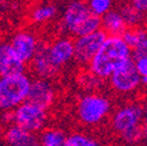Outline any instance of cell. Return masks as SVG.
Returning <instances> with one entry per match:
<instances>
[{"label": "cell", "instance_id": "6da1fadb", "mask_svg": "<svg viewBox=\"0 0 147 146\" xmlns=\"http://www.w3.org/2000/svg\"><path fill=\"white\" fill-rule=\"evenodd\" d=\"M130 57H132V48L124 41L121 35H107L88 66L94 76L107 80L123 61Z\"/></svg>", "mask_w": 147, "mask_h": 146}, {"label": "cell", "instance_id": "7a4b0ae2", "mask_svg": "<svg viewBox=\"0 0 147 146\" xmlns=\"http://www.w3.org/2000/svg\"><path fill=\"white\" fill-rule=\"evenodd\" d=\"M102 26L100 16L90 11L84 0L69 1L63 11L61 19L62 30L71 36H80L99 29Z\"/></svg>", "mask_w": 147, "mask_h": 146}, {"label": "cell", "instance_id": "3957f363", "mask_svg": "<svg viewBox=\"0 0 147 146\" xmlns=\"http://www.w3.org/2000/svg\"><path fill=\"white\" fill-rule=\"evenodd\" d=\"M32 78L28 74L19 72L0 76V112L11 111L27 99Z\"/></svg>", "mask_w": 147, "mask_h": 146}, {"label": "cell", "instance_id": "277c9868", "mask_svg": "<svg viewBox=\"0 0 147 146\" xmlns=\"http://www.w3.org/2000/svg\"><path fill=\"white\" fill-rule=\"evenodd\" d=\"M112 112V102L104 95L88 94L76 105V116L82 125L92 127L100 125Z\"/></svg>", "mask_w": 147, "mask_h": 146}, {"label": "cell", "instance_id": "5b68a950", "mask_svg": "<svg viewBox=\"0 0 147 146\" xmlns=\"http://www.w3.org/2000/svg\"><path fill=\"white\" fill-rule=\"evenodd\" d=\"M48 110L27 99L12 110V123L34 133L42 131L48 123Z\"/></svg>", "mask_w": 147, "mask_h": 146}, {"label": "cell", "instance_id": "8992f818", "mask_svg": "<svg viewBox=\"0 0 147 146\" xmlns=\"http://www.w3.org/2000/svg\"><path fill=\"white\" fill-rule=\"evenodd\" d=\"M109 82L111 88L120 95H128L137 91L140 84V75L134 66V61L132 57L123 61L109 76Z\"/></svg>", "mask_w": 147, "mask_h": 146}, {"label": "cell", "instance_id": "52a82bcc", "mask_svg": "<svg viewBox=\"0 0 147 146\" xmlns=\"http://www.w3.org/2000/svg\"><path fill=\"white\" fill-rule=\"evenodd\" d=\"M107 34L102 29H97L89 34L76 36L74 40V61L80 66H88L95 56Z\"/></svg>", "mask_w": 147, "mask_h": 146}, {"label": "cell", "instance_id": "ba28073f", "mask_svg": "<svg viewBox=\"0 0 147 146\" xmlns=\"http://www.w3.org/2000/svg\"><path fill=\"white\" fill-rule=\"evenodd\" d=\"M111 114V129L118 136L142 125V105L139 103H126Z\"/></svg>", "mask_w": 147, "mask_h": 146}, {"label": "cell", "instance_id": "9c48e42d", "mask_svg": "<svg viewBox=\"0 0 147 146\" xmlns=\"http://www.w3.org/2000/svg\"><path fill=\"white\" fill-rule=\"evenodd\" d=\"M8 42L19 59L26 64L30 62L40 46V41L36 34L28 29L16 30L12 34Z\"/></svg>", "mask_w": 147, "mask_h": 146}, {"label": "cell", "instance_id": "30bf717a", "mask_svg": "<svg viewBox=\"0 0 147 146\" xmlns=\"http://www.w3.org/2000/svg\"><path fill=\"white\" fill-rule=\"evenodd\" d=\"M55 98H56V91L50 80L41 77L32 80L27 101L48 110L54 104Z\"/></svg>", "mask_w": 147, "mask_h": 146}, {"label": "cell", "instance_id": "8fae6325", "mask_svg": "<svg viewBox=\"0 0 147 146\" xmlns=\"http://www.w3.org/2000/svg\"><path fill=\"white\" fill-rule=\"evenodd\" d=\"M47 53L51 64L60 71L74 60V41L69 38H60L47 45Z\"/></svg>", "mask_w": 147, "mask_h": 146}, {"label": "cell", "instance_id": "7c38bea8", "mask_svg": "<svg viewBox=\"0 0 147 146\" xmlns=\"http://www.w3.org/2000/svg\"><path fill=\"white\" fill-rule=\"evenodd\" d=\"M26 71V63L15 54L8 41L0 40V76Z\"/></svg>", "mask_w": 147, "mask_h": 146}, {"label": "cell", "instance_id": "4fadbf2b", "mask_svg": "<svg viewBox=\"0 0 147 146\" xmlns=\"http://www.w3.org/2000/svg\"><path fill=\"white\" fill-rule=\"evenodd\" d=\"M3 141L9 146H36L39 145L38 133L30 132L24 127L11 123L5 126Z\"/></svg>", "mask_w": 147, "mask_h": 146}, {"label": "cell", "instance_id": "5bb4252c", "mask_svg": "<svg viewBox=\"0 0 147 146\" xmlns=\"http://www.w3.org/2000/svg\"><path fill=\"white\" fill-rule=\"evenodd\" d=\"M29 63H30L33 74L36 77L50 80L59 72V70L51 64L49 60L48 53H47V45L40 43L35 55L33 56Z\"/></svg>", "mask_w": 147, "mask_h": 146}, {"label": "cell", "instance_id": "9a60e30c", "mask_svg": "<svg viewBox=\"0 0 147 146\" xmlns=\"http://www.w3.org/2000/svg\"><path fill=\"white\" fill-rule=\"evenodd\" d=\"M100 28L107 35H121L128 27L119 9H110L100 16Z\"/></svg>", "mask_w": 147, "mask_h": 146}, {"label": "cell", "instance_id": "2e32d148", "mask_svg": "<svg viewBox=\"0 0 147 146\" xmlns=\"http://www.w3.org/2000/svg\"><path fill=\"white\" fill-rule=\"evenodd\" d=\"M59 14V7L51 3H43L36 5L29 13V19L35 25H45L54 20Z\"/></svg>", "mask_w": 147, "mask_h": 146}, {"label": "cell", "instance_id": "e0dca14e", "mask_svg": "<svg viewBox=\"0 0 147 146\" xmlns=\"http://www.w3.org/2000/svg\"><path fill=\"white\" fill-rule=\"evenodd\" d=\"M39 145L42 146H64L67 135L62 129L48 127L38 133Z\"/></svg>", "mask_w": 147, "mask_h": 146}, {"label": "cell", "instance_id": "ac0fdd59", "mask_svg": "<svg viewBox=\"0 0 147 146\" xmlns=\"http://www.w3.org/2000/svg\"><path fill=\"white\" fill-rule=\"evenodd\" d=\"M124 20L128 27H138L146 21V14L134 8L131 4H125L119 8Z\"/></svg>", "mask_w": 147, "mask_h": 146}, {"label": "cell", "instance_id": "d6986e66", "mask_svg": "<svg viewBox=\"0 0 147 146\" xmlns=\"http://www.w3.org/2000/svg\"><path fill=\"white\" fill-rule=\"evenodd\" d=\"M147 36V29L138 26V27H127L126 30L121 34L124 41L130 46L132 49L137 47L145 38Z\"/></svg>", "mask_w": 147, "mask_h": 146}, {"label": "cell", "instance_id": "ffe728a7", "mask_svg": "<svg viewBox=\"0 0 147 146\" xmlns=\"http://www.w3.org/2000/svg\"><path fill=\"white\" fill-rule=\"evenodd\" d=\"M99 141L89 135L82 132H74L65 138L64 146H97Z\"/></svg>", "mask_w": 147, "mask_h": 146}, {"label": "cell", "instance_id": "44dd1931", "mask_svg": "<svg viewBox=\"0 0 147 146\" xmlns=\"http://www.w3.org/2000/svg\"><path fill=\"white\" fill-rule=\"evenodd\" d=\"M119 138L125 144H130V145L139 144L144 140V127H142V125L133 127V129L121 133L119 136Z\"/></svg>", "mask_w": 147, "mask_h": 146}, {"label": "cell", "instance_id": "7402d4cb", "mask_svg": "<svg viewBox=\"0 0 147 146\" xmlns=\"http://www.w3.org/2000/svg\"><path fill=\"white\" fill-rule=\"evenodd\" d=\"M88 6L94 14L102 16L113 7V0H88Z\"/></svg>", "mask_w": 147, "mask_h": 146}, {"label": "cell", "instance_id": "603a6c76", "mask_svg": "<svg viewBox=\"0 0 147 146\" xmlns=\"http://www.w3.org/2000/svg\"><path fill=\"white\" fill-rule=\"evenodd\" d=\"M133 61L140 77H147V56H138Z\"/></svg>", "mask_w": 147, "mask_h": 146}, {"label": "cell", "instance_id": "cb8c5ba5", "mask_svg": "<svg viewBox=\"0 0 147 146\" xmlns=\"http://www.w3.org/2000/svg\"><path fill=\"white\" fill-rule=\"evenodd\" d=\"M133 56H147V36L137 46L133 48Z\"/></svg>", "mask_w": 147, "mask_h": 146}, {"label": "cell", "instance_id": "d4e9b609", "mask_svg": "<svg viewBox=\"0 0 147 146\" xmlns=\"http://www.w3.org/2000/svg\"><path fill=\"white\" fill-rule=\"evenodd\" d=\"M142 127L144 132H147V101L142 105Z\"/></svg>", "mask_w": 147, "mask_h": 146}, {"label": "cell", "instance_id": "484cf974", "mask_svg": "<svg viewBox=\"0 0 147 146\" xmlns=\"http://www.w3.org/2000/svg\"><path fill=\"white\" fill-rule=\"evenodd\" d=\"M4 130H5V125L3 124V122L0 120V143L3 141V136H4Z\"/></svg>", "mask_w": 147, "mask_h": 146}, {"label": "cell", "instance_id": "4316f807", "mask_svg": "<svg viewBox=\"0 0 147 146\" xmlns=\"http://www.w3.org/2000/svg\"><path fill=\"white\" fill-rule=\"evenodd\" d=\"M140 84H141L142 88L147 89V77H141V80H140Z\"/></svg>", "mask_w": 147, "mask_h": 146}, {"label": "cell", "instance_id": "83f0119b", "mask_svg": "<svg viewBox=\"0 0 147 146\" xmlns=\"http://www.w3.org/2000/svg\"><path fill=\"white\" fill-rule=\"evenodd\" d=\"M6 1H7V0H0V5L4 4V3H6Z\"/></svg>", "mask_w": 147, "mask_h": 146}, {"label": "cell", "instance_id": "f1b7e54d", "mask_svg": "<svg viewBox=\"0 0 147 146\" xmlns=\"http://www.w3.org/2000/svg\"><path fill=\"white\" fill-rule=\"evenodd\" d=\"M1 32H3V29H1V25H0V39H1Z\"/></svg>", "mask_w": 147, "mask_h": 146}, {"label": "cell", "instance_id": "f546056e", "mask_svg": "<svg viewBox=\"0 0 147 146\" xmlns=\"http://www.w3.org/2000/svg\"><path fill=\"white\" fill-rule=\"evenodd\" d=\"M69 1H72V0H69Z\"/></svg>", "mask_w": 147, "mask_h": 146}]
</instances>
